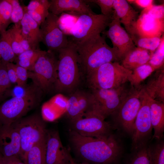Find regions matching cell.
Segmentation results:
<instances>
[{
    "instance_id": "74e56055",
    "label": "cell",
    "mask_w": 164,
    "mask_h": 164,
    "mask_svg": "<svg viewBox=\"0 0 164 164\" xmlns=\"http://www.w3.org/2000/svg\"><path fill=\"white\" fill-rule=\"evenodd\" d=\"M11 5V20L14 24L20 25L24 13L22 6L17 0H7Z\"/></svg>"
},
{
    "instance_id": "d6a6232c",
    "label": "cell",
    "mask_w": 164,
    "mask_h": 164,
    "mask_svg": "<svg viewBox=\"0 0 164 164\" xmlns=\"http://www.w3.org/2000/svg\"><path fill=\"white\" fill-rule=\"evenodd\" d=\"M149 144L131 150L125 164H150L148 152Z\"/></svg>"
},
{
    "instance_id": "603a6c76",
    "label": "cell",
    "mask_w": 164,
    "mask_h": 164,
    "mask_svg": "<svg viewBox=\"0 0 164 164\" xmlns=\"http://www.w3.org/2000/svg\"><path fill=\"white\" fill-rule=\"evenodd\" d=\"M142 88L150 97L164 103V67L156 70Z\"/></svg>"
},
{
    "instance_id": "30bf717a",
    "label": "cell",
    "mask_w": 164,
    "mask_h": 164,
    "mask_svg": "<svg viewBox=\"0 0 164 164\" xmlns=\"http://www.w3.org/2000/svg\"><path fill=\"white\" fill-rule=\"evenodd\" d=\"M43 94L25 97H13L0 104V125H9L37 106Z\"/></svg>"
},
{
    "instance_id": "277c9868",
    "label": "cell",
    "mask_w": 164,
    "mask_h": 164,
    "mask_svg": "<svg viewBox=\"0 0 164 164\" xmlns=\"http://www.w3.org/2000/svg\"><path fill=\"white\" fill-rule=\"evenodd\" d=\"M132 72L118 62L104 64L87 75L88 83L91 89L115 88L128 81Z\"/></svg>"
},
{
    "instance_id": "f546056e",
    "label": "cell",
    "mask_w": 164,
    "mask_h": 164,
    "mask_svg": "<svg viewBox=\"0 0 164 164\" xmlns=\"http://www.w3.org/2000/svg\"><path fill=\"white\" fill-rule=\"evenodd\" d=\"M0 56L1 61L12 63L17 56L13 50L7 30L0 33Z\"/></svg>"
},
{
    "instance_id": "d6986e66",
    "label": "cell",
    "mask_w": 164,
    "mask_h": 164,
    "mask_svg": "<svg viewBox=\"0 0 164 164\" xmlns=\"http://www.w3.org/2000/svg\"><path fill=\"white\" fill-rule=\"evenodd\" d=\"M113 8L121 23L125 30L132 36L133 34L135 26L138 18V12L125 0H114Z\"/></svg>"
},
{
    "instance_id": "44dd1931",
    "label": "cell",
    "mask_w": 164,
    "mask_h": 164,
    "mask_svg": "<svg viewBox=\"0 0 164 164\" xmlns=\"http://www.w3.org/2000/svg\"><path fill=\"white\" fill-rule=\"evenodd\" d=\"M151 120L154 134L152 139H162L164 132V103L148 96Z\"/></svg>"
},
{
    "instance_id": "484cf974",
    "label": "cell",
    "mask_w": 164,
    "mask_h": 164,
    "mask_svg": "<svg viewBox=\"0 0 164 164\" xmlns=\"http://www.w3.org/2000/svg\"><path fill=\"white\" fill-rule=\"evenodd\" d=\"M7 30L13 50L16 56L31 49L28 42L22 34L21 25L14 24Z\"/></svg>"
},
{
    "instance_id": "c3c4849f",
    "label": "cell",
    "mask_w": 164,
    "mask_h": 164,
    "mask_svg": "<svg viewBox=\"0 0 164 164\" xmlns=\"http://www.w3.org/2000/svg\"><path fill=\"white\" fill-rule=\"evenodd\" d=\"M1 58L0 56V63H1Z\"/></svg>"
},
{
    "instance_id": "f6af8a7d",
    "label": "cell",
    "mask_w": 164,
    "mask_h": 164,
    "mask_svg": "<svg viewBox=\"0 0 164 164\" xmlns=\"http://www.w3.org/2000/svg\"><path fill=\"white\" fill-rule=\"evenodd\" d=\"M0 164H6L5 162L4 157L0 153Z\"/></svg>"
},
{
    "instance_id": "e575fe53",
    "label": "cell",
    "mask_w": 164,
    "mask_h": 164,
    "mask_svg": "<svg viewBox=\"0 0 164 164\" xmlns=\"http://www.w3.org/2000/svg\"><path fill=\"white\" fill-rule=\"evenodd\" d=\"M42 91L32 83L29 85L15 86L10 91L9 94L13 97H25L39 94Z\"/></svg>"
},
{
    "instance_id": "e0dca14e",
    "label": "cell",
    "mask_w": 164,
    "mask_h": 164,
    "mask_svg": "<svg viewBox=\"0 0 164 164\" xmlns=\"http://www.w3.org/2000/svg\"><path fill=\"white\" fill-rule=\"evenodd\" d=\"M21 149L19 134L12 124L0 125V153L5 157L19 156Z\"/></svg>"
},
{
    "instance_id": "83f0119b",
    "label": "cell",
    "mask_w": 164,
    "mask_h": 164,
    "mask_svg": "<svg viewBox=\"0 0 164 164\" xmlns=\"http://www.w3.org/2000/svg\"><path fill=\"white\" fill-rule=\"evenodd\" d=\"M157 70L147 63L132 70L128 81L132 87L138 88L142 81Z\"/></svg>"
},
{
    "instance_id": "5bb4252c",
    "label": "cell",
    "mask_w": 164,
    "mask_h": 164,
    "mask_svg": "<svg viewBox=\"0 0 164 164\" xmlns=\"http://www.w3.org/2000/svg\"><path fill=\"white\" fill-rule=\"evenodd\" d=\"M108 27V30L104 32L111 40L113 48L121 60L128 52L136 46L130 35L121 26L120 19L114 11Z\"/></svg>"
},
{
    "instance_id": "60d3db41",
    "label": "cell",
    "mask_w": 164,
    "mask_h": 164,
    "mask_svg": "<svg viewBox=\"0 0 164 164\" xmlns=\"http://www.w3.org/2000/svg\"><path fill=\"white\" fill-rule=\"evenodd\" d=\"M14 67L18 79L17 85H23L26 84L28 78V70L26 68L14 64Z\"/></svg>"
},
{
    "instance_id": "3957f363",
    "label": "cell",
    "mask_w": 164,
    "mask_h": 164,
    "mask_svg": "<svg viewBox=\"0 0 164 164\" xmlns=\"http://www.w3.org/2000/svg\"><path fill=\"white\" fill-rule=\"evenodd\" d=\"M57 52V78L54 89L58 92L72 93L78 85L80 78L76 45L69 40L66 47Z\"/></svg>"
},
{
    "instance_id": "cb8c5ba5",
    "label": "cell",
    "mask_w": 164,
    "mask_h": 164,
    "mask_svg": "<svg viewBox=\"0 0 164 164\" xmlns=\"http://www.w3.org/2000/svg\"><path fill=\"white\" fill-rule=\"evenodd\" d=\"M151 56L149 51L136 46L125 55L121 60V64L126 69L132 70L147 63Z\"/></svg>"
},
{
    "instance_id": "6da1fadb",
    "label": "cell",
    "mask_w": 164,
    "mask_h": 164,
    "mask_svg": "<svg viewBox=\"0 0 164 164\" xmlns=\"http://www.w3.org/2000/svg\"><path fill=\"white\" fill-rule=\"evenodd\" d=\"M69 139L72 148L82 162L90 164H119L124 148L122 141L113 134L105 138L82 136L71 130Z\"/></svg>"
},
{
    "instance_id": "4316f807",
    "label": "cell",
    "mask_w": 164,
    "mask_h": 164,
    "mask_svg": "<svg viewBox=\"0 0 164 164\" xmlns=\"http://www.w3.org/2000/svg\"><path fill=\"white\" fill-rule=\"evenodd\" d=\"M46 140L33 145L22 159L25 164H45Z\"/></svg>"
},
{
    "instance_id": "7c38bea8",
    "label": "cell",
    "mask_w": 164,
    "mask_h": 164,
    "mask_svg": "<svg viewBox=\"0 0 164 164\" xmlns=\"http://www.w3.org/2000/svg\"><path fill=\"white\" fill-rule=\"evenodd\" d=\"M97 110L105 118L111 115L117 109L129 90L125 84L109 89H92Z\"/></svg>"
},
{
    "instance_id": "f35d334b",
    "label": "cell",
    "mask_w": 164,
    "mask_h": 164,
    "mask_svg": "<svg viewBox=\"0 0 164 164\" xmlns=\"http://www.w3.org/2000/svg\"><path fill=\"white\" fill-rule=\"evenodd\" d=\"M85 1L97 4L100 7L102 14L103 15H111L114 12V0H90Z\"/></svg>"
},
{
    "instance_id": "4fadbf2b",
    "label": "cell",
    "mask_w": 164,
    "mask_h": 164,
    "mask_svg": "<svg viewBox=\"0 0 164 164\" xmlns=\"http://www.w3.org/2000/svg\"><path fill=\"white\" fill-rule=\"evenodd\" d=\"M59 18L57 15L49 12L40 26L41 42L48 50L54 52H57L66 47L69 41L60 28Z\"/></svg>"
},
{
    "instance_id": "8d00e7d4",
    "label": "cell",
    "mask_w": 164,
    "mask_h": 164,
    "mask_svg": "<svg viewBox=\"0 0 164 164\" xmlns=\"http://www.w3.org/2000/svg\"><path fill=\"white\" fill-rule=\"evenodd\" d=\"M148 63L158 70L164 67V34L161 36L160 44L152 55L149 60Z\"/></svg>"
},
{
    "instance_id": "d590c367",
    "label": "cell",
    "mask_w": 164,
    "mask_h": 164,
    "mask_svg": "<svg viewBox=\"0 0 164 164\" xmlns=\"http://www.w3.org/2000/svg\"><path fill=\"white\" fill-rule=\"evenodd\" d=\"M11 84L7 74L6 63L1 61L0 63V102L9 94Z\"/></svg>"
},
{
    "instance_id": "ac0fdd59",
    "label": "cell",
    "mask_w": 164,
    "mask_h": 164,
    "mask_svg": "<svg viewBox=\"0 0 164 164\" xmlns=\"http://www.w3.org/2000/svg\"><path fill=\"white\" fill-rule=\"evenodd\" d=\"M164 21L156 19L142 11L136 22L132 35L161 37L164 34Z\"/></svg>"
},
{
    "instance_id": "9a60e30c",
    "label": "cell",
    "mask_w": 164,
    "mask_h": 164,
    "mask_svg": "<svg viewBox=\"0 0 164 164\" xmlns=\"http://www.w3.org/2000/svg\"><path fill=\"white\" fill-rule=\"evenodd\" d=\"M70 156L63 145L58 131L47 130L45 164H70Z\"/></svg>"
},
{
    "instance_id": "ba28073f",
    "label": "cell",
    "mask_w": 164,
    "mask_h": 164,
    "mask_svg": "<svg viewBox=\"0 0 164 164\" xmlns=\"http://www.w3.org/2000/svg\"><path fill=\"white\" fill-rule=\"evenodd\" d=\"M96 109L94 104L81 117L71 122L72 130L84 136L106 138L113 134L111 124Z\"/></svg>"
},
{
    "instance_id": "7bdbcfd3",
    "label": "cell",
    "mask_w": 164,
    "mask_h": 164,
    "mask_svg": "<svg viewBox=\"0 0 164 164\" xmlns=\"http://www.w3.org/2000/svg\"><path fill=\"white\" fill-rule=\"evenodd\" d=\"M129 4H133L139 7L145 9L153 5L152 0H128Z\"/></svg>"
},
{
    "instance_id": "8fae6325",
    "label": "cell",
    "mask_w": 164,
    "mask_h": 164,
    "mask_svg": "<svg viewBox=\"0 0 164 164\" xmlns=\"http://www.w3.org/2000/svg\"><path fill=\"white\" fill-rule=\"evenodd\" d=\"M141 105L134 124L132 139L131 150L149 144L152 138L153 129L150 112L148 96L142 89Z\"/></svg>"
},
{
    "instance_id": "836d02e7",
    "label": "cell",
    "mask_w": 164,
    "mask_h": 164,
    "mask_svg": "<svg viewBox=\"0 0 164 164\" xmlns=\"http://www.w3.org/2000/svg\"><path fill=\"white\" fill-rule=\"evenodd\" d=\"M12 6L7 0H0V33L7 30L12 23Z\"/></svg>"
},
{
    "instance_id": "b9f144b4",
    "label": "cell",
    "mask_w": 164,
    "mask_h": 164,
    "mask_svg": "<svg viewBox=\"0 0 164 164\" xmlns=\"http://www.w3.org/2000/svg\"><path fill=\"white\" fill-rule=\"evenodd\" d=\"M7 73L9 79L11 84L18 82V79L14 67L12 63H6Z\"/></svg>"
},
{
    "instance_id": "bcb514c9",
    "label": "cell",
    "mask_w": 164,
    "mask_h": 164,
    "mask_svg": "<svg viewBox=\"0 0 164 164\" xmlns=\"http://www.w3.org/2000/svg\"><path fill=\"white\" fill-rule=\"evenodd\" d=\"M74 164H90L89 163H86V162H82L81 163H77L75 162L74 161Z\"/></svg>"
},
{
    "instance_id": "9c48e42d",
    "label": "cell",
    "mask_w": 164,
    "mask_h": 164,
    "mask_svg": "<svg viewBox=\"0 0 164 164\" xmlns=\"http://www.w3.org/2000/svg\"><path fill=\"white\" fill-rule=\"evenodd\" d=\"M112 15L95 13L79 15L72 28L71 40L75 43H79L104 32L111 22Z\"/></svg>"
},
{
    "instance_id": "8992f818",
    "label": "cell",
    "mask_w": 164,
    "mask_h": 164,
    "mask_svg": "<svg viewBox=\"0 0 164 164\" xmlns=\"http://www.w3.org/2000/svg\"><path fill=\"white\" fill-rule=\"evenodd\" d=\"M55 52L44 50L32 69L28 71V78L43 93H48L54 89L56 81L58 59Z\"/></svg>"
},
{
    "instance_id": "7a4b0ae2",
    "label": "cell",
    "mask_w": 164,
    "mask_h": 164,
    "mask_svg": "<svg viewBox=\"0 0 164 164\" xmlns=\"http://www.w3.org/2000/svg\"><path fill=\"white\" fill-rule=\"evenodd\" d=\"M75 43L79 65L87 75L104 64L120 60L114 49L101 34Z\"/></svg>"
},
{
    "instance_id": "d4e9b609",
    "label": "cell",
    "mask_w": 164,
    "mask_h": 164,
    "mask_svg": "<svg viewBox=\"0 0 164 164\" xmlns=\"http://www.w3.org/2000/svg\"><path fill=\"white\" fill-rule=\"evenodd\" d=\"M49 1L32 0L27 6H22L24 12L27 13L40 26L44 21L49 11Z\"/></svg>"
},
{
    "instance_id": "5b68a950",
    "label": "cell",
    "mask_w": 164,
    "mask_h": 164,
    "mask_svg": "<svg viewBox=\"0 0 164 164\" xmlns=\"http://www.w3.org/2000/svg\"><path fill=\"white\" fill-rule=\"evenodd\" d=\"M142 87H131L122 102L111 115L114 128L131 136L134 123L141 105Z\"/></svg>"
},
{
    "instance_id": "7dc6e473",
    "label": "cell",
    "mask_w": 164,
    "mask_h": 164,
    "mask_svg": "<svg viewBox=\"0 0 164 164\" xmlns=\"http://www.w3.org/2000/svg\"><path fill=\"white\" fill-rule=\"evenodd\" d=\"M74 160L73 159L71 156L70 159V164H74Z\"/></svg>"
},
{
    "instance_id": "2e32d148",
    "label": "cell",
    "mask_w": 164,
    "mask_h": 164,
    "mask_svg": "<svg viewBox=\"0 0 164 164\" xmlns=\"http://www.w3.org/2000/svg\"><path fill=\"white\" fill-rule=\"evenodd\" d=\"M94 103L92 93L75 90L72 93L66 102V115L71 122L82 117Z\"/></svg>"
},
{
    "instance_id": "f1b7e54d",
    "label": "cell",
    "mask_w": 164,
    "mask_h": 164,
    "mask_svg": "<svg viewBox=\"0 0 164 164\" xmlns=\"http://www.w3.org/2000/svg\"><path fill=\"white\" fill-rule=\"evenodd\" d=\"M44 51L39 49L25 51L17 56L15 60L16 64L29 71Z\"/></svg>"
},
{
    "instance_id": "7402d4cb",
    "label": "cell",
    "mask_w": 164,
    "mask_h": 164,
    "mask_svg": "<svg viewBox=\"0 0 164 164\" xmlns=\"http://www.w3.org/2000/svg\"><path fill=\"white\" fill-rule=\"evenodd\" d=\"M24 13L21 22L22 33L31 49H39L41 42L40 26L27 13Z\"/></svg>"
},
{
    "instance_id": "1f68e13d",
    "label": "cell",
    "mask_w": 164,
    "mask_h": 164,
    "mask_svg": "<svg viewBox=\"0 0 164 164\" xmlns=\"http://www.w3.org/2000/svg\"><path fill=\"white\" fill-rule=\"evenodd\" d=\"M149 144L148 152L150 164H164V142L162 139Z\"/></svg>"
},
{
    "instance_id": "ee69618b",
    "label": "cell",
    "mask_w": 164,
    "mask_h": 164,
    "mask_svg": "<svg viewBox=\"0 0 164 164\" xmlns=\"http://www.w3.org/2000/svg\"><path fill=\"white\" fill-rule=\"evenodd\" d=\"M4 158L6 164H25L21 160L19 156H15L9 157H4Z\"/></svg>"
},
{
    "instance_id": "4dcf8cb0",
    "label": "cell",
    "mask_w": 164,
    "mask_h": 164,
    "mask_svg": "<svg viewBox=\"0 0 164 164\" xmlns=\"http://www.w3.org/2000/svg\"><path fill=\"white\" fill-rule=\"evenodd\" d=\"M130 36L136 47L149 51L152 55L160 44L161 38L157 36L142 37L136 35Z\"/></svg>"
},
{
    "instance_id": "52a82bcc",
    "label": "cell",
    "mask_w": 164,
    "mask_h": 164,
    "mask_svg": "<svg viewBox=\"0 0 164 164\" xmlns=\"http://www.w3.org/2000/svg\"><path fill=\"white\" fill-rule=\"evenodd\" d=\"M20 137L22 159L34 145L46 140L47 130L43 118L38 114L22 117L12 124Z\"/></svg>"
},
{
    "instance_id": "ab89813d",
    "label": "cell",
    "mask_w": 164,
    "mask_h": 164,
    "mask_svg": "<svg viewBox=\"0 0 164 164\" xmlns=\"http://www.w3.org/2000/svg\"><path fill=\"white\" fill-rule=\"evenodd\" d=\"M142 12L156 19L164 21V4L159 5H152L143 9Z\"/></svg>"
},
{
    "instance_id": "ffe728a7",
    "label": "cell",
    "mask_w": 164,
    "mask_h": 164,
    "mask_svg": "<svg viewBox=\"0 0 164 164\" xmlns=\"http://www.w3.org/2000/svg\"><path fill=\"white\" fill-rule=\"evenodd\" d=\"M49 2V12L56 15L65 12H74L79 15L95 13L85 0H51Z\"/></svg>"
}]
</instances>
